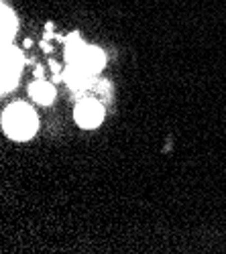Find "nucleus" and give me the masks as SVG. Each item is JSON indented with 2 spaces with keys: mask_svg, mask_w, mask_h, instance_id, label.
Wrapping results in <instances>:
<instances>
[{
  "mask_svg": "<svg viewBox=\"0 0 226 254\" xmlns=\"http://www.w3.org/2000/svg\"><path fill=\"white\" fill-rule=\"evenodd\" d=\"M31 98L39 104H51L55 98V88L47 81H35L31 86Z\"/></svg>",
  "mask_w": 226,
  "mask_h": 254,
  "instance_id": "nucleus-6",
  "label": "nucleus"
},
{
  "mask_svg": "<svg viewBox=\"0 0 226 254\" xmlns=\"http://www.w3.org/2000/svg\"><path fill=\"white\" fill-rule=\"evenodd\" d=\"M4 132L14 140H27L37 130V116L25 104H12L2 114Z\"/></svg>",
  "mask_w": 226,
  "mask_h": 254,
  "instance_id": "nucleus-1",
  "label": "nucleus"
},
{
  "mask_svg": "<svg viewBox=\"0 0 226 254\" xmlns=\"http://www.w3.org/2000/svg\"><path fill=\"white\" fill-rule=\"evenodd\" d=\"M104 118V110L102 106L94 100H84L77 104L75 108V120L81 128H96V126Z\"/></svg>",
  "mask_w": 226,
  "mask_h": 254,
  "instance_id": "nucleus-3",
  "label": "nucleus"
},
{
  "mask_svg": "<svg viewBox=\"0 0 226 254\" xmlns=\"http://www.w3.org/2000/svg\"><path fill=\"white\" fill-rule=\"evenodd\" d=\"M104 61H106V57H104V53H102L100 49L86 47L84 53H81V57H79V61H77V65L86 67L88 71L94 73V71H100L102 67H104Z\"/></svg>",
  "mask_w": 226,
  "mask_h": 254,
  "instance_id": "nucleus-4",
  "label": "nucleus"
},
{
  "mask_svg": "<svg viewBox=\"0 0 226 254\" xmlns=\"http://www.w3.org/2000/svg\"><path fill=\"white\" fill-rule=\"evenodd\" d=\"M20 65H23V57L16 49H10L8 45L2 47V92H8L20 73Z\"/></svg>",
  "mask_w": 226,
  "mask_h": 254,
  "instance_id": "nucleus-2",
  "label": "nucleus"
},
{
  "mask_svg": "<svg viewBox=\"0 0 226 254\" xmlns=\"http://www.w3.org/2000/svg\"><path fill=\"white\" fill-rule=\"evenodd\" d=\"M14 29H16V18L14 14L10 12L8 6H2V47L10 43V39L14 35Z\"/></svg>",
  "mask_w": 226,
  "mask_h": 254,
  "instance_id": "nucleus-7",
  "label": "nucleus"
},
{
  "mask_svg": "<svg viewBox=\"0 0 226 254\" xmlns=\"http://www.w3.org/2000/svg\"><path fill=\"white\" fill-rule=\"evenodd\" d=\"M64 79L70 83L72 88H86L92 81V71L77 65V63H72V65L68 67V71H66V75H64Z\"/></svg>",
  "mask_w": 226,
  "mask_h": 254,
  "instance_id": "nucleus-5",
  "label": "nucleus"
}]
</instances>
